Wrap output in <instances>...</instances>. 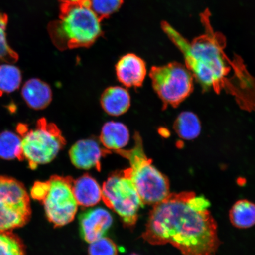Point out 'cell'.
Segmentation results:
<instances>
[{
  "instance_id": "13",
  "label": "cell",
  "mask_w": 255,
  "mask_h": 255,
  "mask_svg": "<svg viewBox=\"0 0 255 255\" xmlns=\"http://www.w3.org/2000/svg\"><path fill=\"white\" fill-rule=\"evenodd\" d=\"M21 95L25 103L31 109H45L52 101V89L45 82L33 78L25 83L21 89Z\"/></svg>"
},
{
  "instance_id": "19",
  "label": "cell",
  "mask_w": 255,
  "mask_h": 255,
  "mask_svg": "<svg viewBox=\"0 0 255 255\" xmlns=\"http://www.w3.org/2000/svg\"><path fill=\"white\" fill-rule=\"evenodd\" d=\"M0 158L6 160L15 158L23 160L20 136L9 130L0 133Z\"/></svg>"
},
{
  "instance_id": "3",
  "label": "cell",
  "mask_w": 255,
  "mask_h": 255,
  "mask_svg": "<svg viewBox=\"0 0 255 255\" xmlns=\"http://www.w3.org/2000/svg\"><path fill=\"white\" fill-rule=\"evenodd\" d=\"M47 30L54 46L60 51L91 47L103 34L90 0L61 3L58 19L48 24Z\"/></svg>"
},
{
  "instance_id": "15",
  "label": "cell",
  "mask_w": 255,
  "mask_h": 255,
  "mask_svg": "<svg viewBox=\"0 0 255 255\" xmlns=\"http://www.w3.org/2000/svg\"><path fill=\"white\" fill-rule=\"evenodd\" d=\"M100 103L105 113L112 116H120L129 109L130 97L126 89L110 87L105 89L101 97Z\"/></svg>"
},
{
  "instance_id": "23",
  "label": "cell",
  "mask_w": 255,
  "mask_h": 255,
  "mask_svg": "<svg viewBox=\"0 0 255 255\" xmlns=\"http://www.w3.org/2000/svg\"><path fill=\"white\" fill-rule=\"evenodd\" d=\"M123 3L124 0H90L91 8L101 22L119 10Z\"/></svg>"
},
{
  "instance_id": "12",
  "label": "cell",
  "mask_w": 255,
  "mask_h": 255,
  "mask_svg": "<svg viewBox=\"0 0 255 255\" xmlns=\"http://www.w3.org/2000/svg\"><path fill=\"white\" fill-rule=\"evenodd\" d=\"M119 81L127 88H139L146 77V63L141 57L133 53L123 56L116 66Z\"/></svg>"
},
{
  "instance_id": "2",
  "label": "cell",
  "mask_w": 255,
  "mask_h": 255,
  "mask_svg": "<svg viewBox=\"0 0 255 255\" xmlns=\"http://www.w3.org/2000/svg\"><path fill=\"white\" fill-rule=\"evenodd\" d=\"M194 193H170L152 206L142 238L152 245L170 244L183 255H216L222 244L218 225L208 209L189 205Z\"/></svg>"
},
{
  "instance_id": "7",
  "label": "cell",
  "mask_w": 255,
  "mask_h": 255,
  "mask_svg": "<svg viewBox=\"0 0 255 255\" xmlns=\"http://www.w3.org/2000/svg\"><path fill=\"white\" fill-rule=\"evenodd\" d=\"M149 77L164 108L178 107L193 91V75L186 65L180 63L153 66Z\"/></svg>"
},
{
  "instance_id": "6",
  "label": "cell",
  "mask_w": 255,
  "mask_h": 255,
  "mask_svg": "<svg viewBox=\"0 0 255 255\" xmlns=\"http://www.w3.org/2000/svg\"><path fill=\"white\" fill-rule=\"evenodd\" d=\"M102 200L119 215L124 226L132 228L143 205L132 181L124 170L111 174L102 187Z\"/></svg>"
},
{
  "instance_id": "5",
  "label": "cell",
  "mask_w": 255,
  "mask_h": 255,
  "mask_svg": "<svg viewBox=\"0 0 255 255\" xmlns=\"http://www.w3.org/2000/svg\"><path fill=\"white\" fill-rule=\"evenodd\" d=\"M17 131L21 138L23 159L32 170L52 161L66 144L61 130L45 118L38 120L34 129H29L27 124L19 123Z\"/></svg>"
},
{
  "instance_id": "14",
  "label": "cell",
  "mask_w": 255,
  "mask_h": 255,
  "mask_svg": "<svg viewBox=\"0 0 255 255\" xmlns=\"http://www.w3.org/2000/svg\"><path fill=\"white\" fill-rule=\"evenodd\" d=\"M73 195L78 205L82 207L94 206L102 200V188L94 178L88 174L73 180Z\"/></svg>"
},
{
  "instance_id": "8",
  "label": "cell",
  "mask_w": 255,
  "mask_h": 255,
  "mask_svg": "<svg viewBox=\"0 0 255 255\" xmlns=\"http://www.w3.org/2000/svg\"><path fill=\"white\" fill-rule=\"evenodd\" d=\"M31 216L29 196L20 183L0 177V231L21 227Z\"/></svg>"
},
{
  "instance_id": "22",
  "label": "cell",
  "mask_w": 255,
  "mask_h": 255,
  "mask_svg": "<svg viewBox=\"0 0 255 255\" xmlns=\"http://www.w3.org/2000/svg\"><path fill=\"white\" fill-rule=\"evenodd\" d=\"M0 255H25L23 242L11 232L0 231Z\"/></svg>"
},
{
  "instance_id": "16",
  "label": "cell",
  "mask_w": 255,
  "mask_h": 255,
  "mask_svg": "<svg viewBox=\"0 0 255 255\" xmlns=\"http://www.w3.org/2000/svg\"><path fill=\"white\" fill-rule=\"evenodd\" d=\"M129 137V131L126 125L110 121L102 128L99 141L105 148L115 151L125 147L128 143Z\"/></svg>"
},
{
  "instance_id": "1",
  "label": "cell",
  "mask_w": 255,
  "mask_h": 255,
  "mask_svg": "<svg viewBox=\"0 0 255 255\" xmlns=\"http://www.w3.org/2000/svg\"><path fill=\"white\" fill-rule=\"evenodd\" d=\"M209 12L202 15L205 33L188 41L167 23L162 27L180 49L187 68L204 90L234 96L242 108L255 111V78L249 73L241 59L232 61L224 51L225 37L213 30Z\"/></svg>"
},
{
  "instance_id": "4",
  "label": "cell",
  "mask_w": 255,
  "mask_h": 255,
  "mask_svg": "<svg viewBox=\"0 0 255 255\" xmlns=\"http://www.w3.org/2000/svg\"><path fill=\"white\" fill-rule=\"evenodd\" d=\"M134 145L129 149L115 151L129 161L130 167L124 170L138 191L143 205L154 206L170 194V182L166 175L159 171L146 155L141 135L135 132Z\"/></svg>"
},
{
  "instance_id": "18",
  "label": "cell",
  "mask_w": 255,
  "mask_h": 255,
  "mask_svg": "<svg viewBox=\"0 0 255 255\" xmlns=\"http://www.w3.org/2000/svg\"><path fill=\"white\" fill-rule=\"evenodd\" d=\"M174 128L181 138L191 140L200 135L202 127L196 114L191 112H184L175 120Z\"/></svg>"
},
{
  "instance_id": "26",
  "label": "cell",
  "mask_w": 255,
  "mask_h": 255,
  "mask_svg": "<svg viewBox=\"0 0 255 255\" xmlns=\"http://www.w3.org/2000/svg\"><path fill=\"white\" fill-rule=\"evenodd\" d=\"M61 3H75L81 2L84 0H59Z\"/></svg>"
},
{
  "instance_id": "24",
  "label": "cell",
  "mask_w": 255,
  "mask_h": 255,
  "mask_svg": "<svg viewBox=\"0 0 255 255\" xmlns=\"http://www.w3.org/2000/svg\"><path fill=\"white\" fill-rule=\"evenodd\" d=\"M89 255H118V248L111 239L103 237L89 245Z\"/></svg>"
},
{
  "instance_id": "20",
  "label": "cell",
  "mask_w": 255,
  "mask_h": 255,
  "mask_svg": "<svg viewBox=\"0 0 255 255\" xmlns=\"http://www.w3.org/2000/svg\"><path fill=\"white\" fill-rule=\"evenodd\" d=\"M21 73L17 67L10 64H0V96L11 93L20 87Z\"/></svg>"
},
{
  "instance_id": "11",
  "label": "cell",
  "mask_w": 255,
  "mask_h": 255,
  "mask_svg": "<svg viewBox=\"0 0 255 255\" xmlns=\"http://www.w3.org/2000/svg\"><path fill=\"white\" fill-rule=\"evenodd\" d=\"M113 223V217L103 208L89 210L80 217L82 237L91 244L103 238Z\"/></svg>"
},
{
  "instance_id": "10",
  "label": "cell",
  "mask_w": 255,
  "mask_h": 255,
  "mask_svg": "<svg viewBox=\"0 0 255 255\" xmlns=\"http://www.w3.org/2000/svg\"><path fill=\"white\" fill-rule=\"evenodd\" d=\"M111 151L101 147L97 139L88 138L79 140L70 149L69 154L72 163L82 170L95 168L101 170V158L111 154Z\"/></svg>"
},
{
  "instance_id": "21",
  "label": "cell",
  "mask_w": 255,
  "mask_h": 255,
  "mask_svg": "<svg viewBox=\"0 0 255 255\" xmlns=\"http://www.w3.org/2000/svg\"><path fill=\"white\" fill-rule=\"evenodd\" d=\"M8 21L7 15L0 12V62L10 64L17 61L18 55L8 43L6 34Z\"/></svg>"
},
{
  "instance_id": "25",
  "label": "cell",
  "mask_w": 255,
  "mask_h": 255,
  "mask_svg": "<svg viewBox=\"0 0 255 255\" xmlns=\"http://www.w3.org/2000/svg\"><path fill=\"white\" fill-rule=\"evenodd\" d=\"M47 189V181L36 182L31 190V194L33 199L41 201L45 195Z\"/></svg>"
},
{
  "instance_id": "9",
  "label": "cell",
  "mask_w": 255,
  "mask_h": 255,
  "mask_svg": "<svg viewBox=\"0 0 255 255\" xmlns=\"http://www.w3.org/2000/svg\"><path fill=\"white\" fill-rule=\"evenodd\" d=\"M71 177L53 175L47 181V189L41 202L47 218L55 227L72 222L78 211V205L73 195Z\"/></svg>"
},
{
  "instance_id": "27",
  "label": "cell",
  "mask_w": 255,
  "mask_h": 255,
  "mask_svg": "<svg viewBox=\"0 0 255 255\" xmlns=\"http://www.w3.org/2000/svg\"><path fill=\"white\" fill-rule=\"evenodd\" d=\"M136 255V254H132V255Z\"/></svg>"
},
{
  "instance_id": "17",
  "label": "cell",
  "mask_w": 255,
  "mask_h": 255,
  "mask_svg": "<svg viewBox=\"0 0 255 255\" xmlns=\"http://www.w3.org/2000/svg\"><path fill=\"white\" fill-rule=\"evenodd\" d=\"M232 225L238 229H248L255 225V204L246 199L239 200L229 211Z\"/></svg>"
}]
</instances>
